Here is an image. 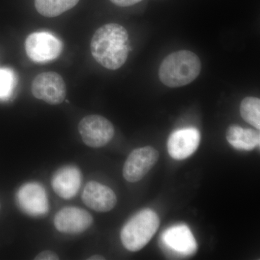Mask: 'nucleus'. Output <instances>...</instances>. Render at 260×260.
<instances>
[{
	"instance_id": "1",
	"label": "nucleus",
	"mask_w": 260,
	"mask_h": 260,
	"mask_svg": "<svg viewBox=\"0 0 260 260\" xmlns=\"http://www.w3.org/2000/svg\"><path fill=\"white\" fill-rule=\"evenodd\" d=\"M94 59L104 68L119 69L126 62L129 52L127 30L122 25L109 23L100 27L90 42Z\"/></svg>"
},
{
	"instance_id": "2",
	"label": "nucleus",
	"mask_w": 260,
	"mask_h": 260,
	"mask_svg": "<svg viewBox=\"0 0 260 260\" xmlns=\"http://www.w3.org/2000/svg\"><path fill=\"white\" fill-rule=\"evenodd\" d=\"M201 71L200 58L192 51L180 50L169 54L162 60L159 79L169 88H179L194 81Z\"/></svg>"
},
{
	"instance_id": "3",
	"label": "nucleus",
	"mask_w": 260,
	"mask_h": 260,
	"mask_svg": "<svg viewBox=\"0 0 260 260\" xmlns=\"http://www.w3.org/2000/svg\"><path fill=\"white\" fill-rule=\"evenodd\" d=\"M160 218L150 208H145L133 215L121 231V243L130 251H138L144 248L158 231Z\"/></svg>"
},
{
	"instance_id": "4",
	"label": "nucleus",
	"mask_w": 260,
	"mask_h": 260,
	"mask_svg": "<svg viewBox=\"0 0 260 260\" xmlns=\"http://www.w3.org/2000/svg\"><path fill=\"white\" fill-rule=\"evenodd\" d=\"M160 246L166 255L174 259L192 256L198 251L194 236L184 224L174 225L164 231L160 236Z\"/></svg>"
},
{
	"instance_id": "5",
	"label": "nucleus",
	"mask_w": 260,
	"mask_h": 260,
	"mask_svg": "<svg viewBox=\"0 0 260 260\" xmlns=\"http://www.w3.org/2000/svg\"><path fill=\"white\" fill-rule=\"evenodd\" d=\"M78 131L85 145L99 148L107 145L114 135V127L107 118L100 115H89L81 119Z\"/></svg>"
},
{
	"instance_id": "6",
	"label": "nucleus",
	"mask_w": 260,
	"mask_h": 260,
	"mask_svg": "<svg viewBox=\"0 0 260 260\" xmlns=\"http://www.w3.org/2000/svg\"><path fill=\"white\" fill-rule=\"evenodd\" d=\"M25 51L31 60L44 63L60 55L62 44L59 39L49 32H32L27 37Z\"/></svg>"
},
{
	"instance_id": "7",
	"label": "nucleus",
	"mask_w": 260,
	"mask_h": 260,
	"mask_svg": "<svg viewBox=\"0 0 260 260\" xmlns=\"http://www.w3.org/2000/svg\"><path fill=\"white\" fill-rule=\"evenodd\" d=\"M31 92L37 99L50 105H58L66 97V85L60 75L55 72H45L32 80Z\"/></svg>"
},
{
	"instance_id": "8",
	"label": "nucleus",
	"mask_w": 260,
	"mask_h": 260,
	"mask_svg": "<svg viewBox=\"0 0 260 260\" xmlns=\"http://www.w3.org/2000/svg\"><path fill=\"white\" fill-rule=\"evenodd\" d=\"M16 202L18 208L30 216H44L49 212L47 192L39 183L28 182L23 184L17 192Z\"/></svg>"
},
{
	"instance_id": "9",
	"label": "nucleus",
	"mask_w": 260,
	"mask_h": 260,
	"mask_svg": "<svg viewBox=\"0 0 260 260\" xmlns=\"http://www.w3.org/2000/svg\"><path fill=\"white\" fill-rule=\"evenodd\" d=\"M159 153L151 146L137 148L130 153L123 167V177L129 182H138L158 161Z\"/></svg>"
},
{
	"instance_id": "10",
	"label": "nucleus",
	"mask_w": 260,
	"mask_h": 260,
	"mask_svg": "<svg viewBox=\"0 0 260 260\" xmlns=\"http://www.w3.org/2000/svg\"><path fill=\"white\" fill-rule=\"evenodd\" d=\"M93 223L91 214L78 207H65L58 211L54 220L56 230L65 234H81Z\"/></svg>"
},
{
	"instance_id": "11",
	"label": "nucleus",
	"mask_w": 260,
	"mask_h": 260,
	"mask_svg": "<svg viewBox=\"0 0 260 260\" xmlns=\"http://www.w3.org/2000/svg\"><path fill=\"white\" fill-rule=\"evenodd\" d=\"M200 140L201 135L196 128L186 127L176 130L168 140V152L175 160H184L196 151Z\"/></svg>"
},
{
	"instance_id": "12",
	"label": "nucleus",
	"mask_w": 260,
	"mask_h": 260,
	"mask_svg": "<svg viewBox=\"0 0 260 260\" xmlns=\"http://www.w3.org/2000/svg\"><path fill=\"white\" fill-rule=\"evenodd\" d=\"M82 200L89 208L99 213L110 211L117 203L116 195L110 187L94 181L85 185Z\"/></svg>"
},
{
	"instance_id": "13",
	"label": "nucleus",
	"mask_w": 260,
	"mask_h": 260,
	"mask_svg": "<svg viewBox=\"0 0 260 260\" xmlns=\"http://www.w3.org/2000/svg\"><path fill=\"white\" fill-rule=\"evenodd\" d=\"M51 184L58 196L64 200L72 199L81 186L82 173L75 166H64L53 174Z\"/></svg>"
},
{
	"instance_id": "14",
	"label": "nucleus",
	"mask_w": 260,
	"mask_h": 260,
	"mask_svg": "<svg viewBox=\"0 0 260 260\" xmlns=\"http://www.w3.org/2000/svg\"><path fill=\"white\" fill-rule=\"evenodd\" d=\"M226 140L229 144L237 150L251 151L259 147V132L232 125L227 129Z\"/></svg>"
},
{
	"instance_id": "15",
	"label": "nucleus",
	"mask_w": 260,
	"mask_h": 260,
	"mask_svg": "<svg viewBox=\"0 0 260 260\" xmlns=\"http://www.w3.org/2000/svg\"><path fill=\"white\" fill-rule=\"evenodd\" d=\"M79 0H35L38 13L47 18L59 16L78 4Z\"/></svg>"
},
{
	"instance_id": "16",
	"label": "nucleus",
	"mask_w": 260,
	"mask_h": 260,
	"mask_svg": "<svg viewBox=\"0 0 260 260\" xmlns=\"http://www.w3.org/2000/svg\"><path fill=\"white\" fill-rule=\"evenodd\" d=\"M242 119L257 130L260 129V99L256 97H246L240 105Z\"/></svg>"
},
{
	"instance_id": "17",
	"label": "nucleus",
	"mask_w": 260,
	"mask_h": 260,
	"mask_svg": "<svg viewBox=\"0 0 260 260\" xmlns=\"http://www.w3.org/2000/svg\"><path fill=\"white\" fill-rule=\"evenodd\" d=\"M17 80L14 72L8 68L0 69V99H6L13 93Z\"/></svg>"
},
{
	"instance_id": "18",
	"label": "nucleus",
	"mask_w": 260,
	"mask_h": 260,
	"mask_svg": "<svg viewBox=\"0 0 260 260\" xmlns=\"http://www.w3.org/2000/svg\"><path fill=\"white\" fill-rule=\"evenodd\" d=\"M36 260H58L59 256L52 251H44L36 256Z\"/></svg>"
},
{
	"instance_id": "19",
	"label": "nucleus",
	"mask_w": 260,
	"mask_h": 260,
	"mask_svg": "<svg viewBox=\"0 0 260 260\" xmlns=\"http://www.w3.org/2000/svg\"><path fill=\"white\" fill-rule=\"evenodd\" d=\"M111 2L119 7H129L138 4L143 0H110Z\"/></svg>"
},
{
	"instance_id": "20",
	"label": "nucleus",
	"mask_w": 260,
	"mask_h": 260,
	"mask_svg": "<svg viewBox=\"0 0 260 260\" xmlns=\"http://www.w3.org/2000/svg\"><path fill=\"white\" fill-rule=\"evenodd\" d=\"M89 260H104L105 258L104 256L102 255H99V254H95V255H93L90 256V257L88 258Z\"/></svg>"
},
{
	"instance_id": "21",
	"label": "nucleus",
	"mask_w": 260,
	"mask_h": 260,
	"mask_svg": "<svg viewBox=\"0 0 260 260\" xmlns=\"http://www.w3.org/2000/svg\"><path fill=\"white\" fill-rule=\"evenodd\" d=\"M0 208H1V206H0Z\"/></svg>"
}]
</instances>
